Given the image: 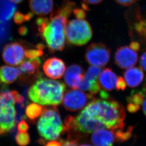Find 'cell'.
<instances>
[{"label": "cell", "instance_id": "cell-24", "mask_svg": "<svg viewBox=\"0 0 146 146\" xmlns=\"http://www.w3.org/2000/svg\"><path fill=\"white\" fill-rule=\"evenodd\" d=\"M133 127L129 126L126 131L123 129H118L114 132L115 139L118 142H123L128 141L132 135Z\"/></svg>", "mask_w": 146, "mask_h": 146}, {"label": "cell", "instance_id": "cell-38", "mask_svg": "<svg viewBox=\"0 0 146 146\" xmlns=\"http://www.w3.org/2000/svg\"><path fill=\"white\" fill-rule=\"evenodd\" d=\"M45 146H62L60 142L56 141H51L46 144Z\"/></svg>", "mask_w": 146, "mask_h": 146}, {"label": "cell", "instance_id": "cell-42", "mask_svg": "<svg viewBox=\"0 0 146 146\" xmlns=\"http://www.w3.org/2000/svg\"><path fill=\"white\" fill-rule=\"evenodd\" d=\"M45 142H46V141H45L43 139H40L38 140V143H39L40 144H41V145H44V144H45Z\"/></svg>", "mask_w": 146, "mask_h": 146}, {"label": "cell", "instance_id": "cell-2", "mask_svg": "<svg viewBox=\"0 0 146 146\" xmlns=\"http://www.w3.org/2000/svg\"><path fill=\"white\" fill-rule=\"evenodd\" d=\"M83 110L89 116L101 121L108 129L116 130L124 128L125 108L115 100L94 98Z\"/></svg>", "mask_w": 146, "mask_h": 146}, {"label": "cell", "instance_id": "cell-7", "mask_svg": "<svg viewBox=\"0 0 146 146\" xmlns=\"http://www.w3.org/2000/svg\"><path fill=\"white\" fill-rule=\"evenodd\" d=\"M110 49L102 43H92L87 48L85 59L88 63L94 66L103 68L108 63Z\"/></svg>", "mask_w": 146, "mask_h": 146}, {"label": "cell", "instance_id": "cell-29", "mask_svg": "<svg viewBox=\"0 0 146 146\" xmlns=\"http://www.w3.org/2000/svg\"><path fill=\"white\" fill-rule=\"evenodd\" d=\"M62 146H78V142L77 139H69L68 140L60 139Z\"/></svg>", "mask_w": 146, "mask_h": 146}, {"label": "cell", "instance_id": "cell-1", "mask_svg": "<svg viewBox=\"0 0 146 146\" xmlns=\"http://www.w3.org/2000/svg\"><path fill=\"white\" fill-rule=\"evenodd\" d=\"M76 7L73 1L65 0L60 7L51 11L46 27L40 34L51 51H62L65 48L67 21Z\"/></svg>", "mask_w": 146, "mask_h": 146}, {"label": "cell", "instance_id": "cell-34", "mask_svg": "<svg viewBox=\"0 0 146 146\" xmlns=\"http://www.w3.org/2000/svg\"><path fill=\"white\" fill-rule=\"evenodd\" d=\"M140 67L146 72V51L142 54L140 58Z\"/></svg>", "mask_w": 146, "mask_h": 146}, {"label": "cell", "instance_id": "cell-20", "mask_svg": "<svg viewBox=\"0 0 146 146\" xmlns=\"http://www.w3.org/2000/svg\"><path fill=\"white\" fill-rule=\"evenodd\" d=\"M97 78V77L84 74V78L78 89L84 91L89 92L93 95L96 94L100 91L101 87Z\"/></svg>", "mask_w": 146, "mask_h": 146}, {"label": "cell", "instance_id": "cell-39", "mask_svg": "<svg viewBox=\"0 0 146 146\" xmlns=\"http://www.w3.org/2000/svg\"><path fill=\"white\" fill-rule=\"evenodd\" d=\"M100 96L102 99H108L110 98V95L108 93L104 91H101L100 92Z\"/></svg>", "mask_w": 146, "mask_h": 146}, {"label": "cell", "instance_id": "cell-45", "mask_svg": "<svg viewBox=\"0 0 146 146\" xmlns=\"http://www.w3.org/2000/svg\"></svg>", "mask_w": 146, "mask_h": 146}, {"label": "cell", "instance_id": "cell-44", "mask_svg": "<svg viewBox=\"0 0 146 146\" xmlns=\"http://www.w3.org/2000/svg\"><path fill=\"white\" fill-rule=\"evenodd\" d=\"M79 146H92V145L88 144H82Z\"/></svg>", "mask_w": 146, "mask_h": 146}, {"label": "cell", "instance_id": "cell-40", "mask_svg": "<svg viewBox=\"0 0 146 146\" xmlns=\"http://www.w3.org/2000/svg\"><path fill=\"white\" fill-rule=\"evenodd\" d=\"M142 109L144 113L146 116V99L144 100L143 103L142 104Z\"/></svg>", "mask_w": 146, "mask_h": 146}, {"label": "cell", "instance_id": "cell-41", "mask_svg": "<svg viewBox=\"0 0 146 146\" xmlns=\"http://www.w3.org/2000/svg\"><path fill=\"white\" fill-rule=\"evenodd\" d=\"M36 48L38 49H40V50H43L44 46L42 44H38V45L36 46Z\"/></svg>", "mask_w": 146, "mask_h": 146}, {"label": "cell", "instance_id": "cell-6", "mask_svg": "<svg viewBox=\"0 0 146 146\" xmlns=\"http://www.w3.org/2000/svg\"><path fill=\"white\" fill-rule=\"evenodd\" d=\"M65 35L69 43L80 46L90 40L93 36L91 27L84 19H74L66 23Z\"/></svg>", "mask_w": 146, "mask_h": 146}, {"label": "cell", "instance_id": "cell-11", "mask_svg": "<svg viewBox=\"0 0 146 146\" xmlns=\"http://www.w3.org/2000/svg\"><path fill=\"white\" fill-rule=\"evenodd\" d=\"M43 69L47 76L57 79L61 78L63 76L66 70V66L61 59L54 57L45 61L43 66Z\"/></svg>", "mask_w": 146, "mask_h": 146}, {"label": "cell", "instance_id": "cell-4", "mask_svg": "<svg viewBox=\"0 0 146 146\" xmlns=\"http://www.w3.org/2000/svg\"><path fill=\"white\" fill-rule=\"evenodd\" d=\"M37 129L39 135L48 141L56 140L60 136L64 131V125L56 106L44 107Z\"/></svg>", "mask_w": 146, "mask_h": 146}, {"label": "cell", "instance_id": "cell-30", "mask_svg": "<svg viewBox=\"0 0 146 146\" xmlns=\"http://www.w3.org/2000/svg\"><path fill=\"white\" fill-rule=\"evenodd\" d=\"M29 127L28 124L24 120L21 121L17 126V129L19 132H21V133L27 132L29 129Z\"/></svg>", "mask_w": 146, "mask_h": 146}, {"label": "cell", "instance_id": "cell-27", "mask_svg": "<svg viewBox=\"0 0 146 146\" xmlns=\"http://www.w3.org/2000/svg\"><path fill=\"white\" fill-rule=\"evenodd\" d=\"M43 54L42 50L39 49H26L25 51V56L30 59H33L42 56Z\"/></svg>", "mask_w": 146, "mask_h": 146}, {"label": "cell", "instance_id": "cell-26", "mask_svg": "<svg viewBox=\"0 0 146 146\" xmlns=\"http://www.w3.org/2000/svg\"><path fill=\"white\" fill-rule=\"evenodd\" d=\"M15 141L19 146H27L31 141L30 135L27 132L24 133L19 132L16 135Z\"/></svg>", "mask_w": 146, "mask_h": 146}, {"label": "cell", "instance_id": "cell-16", "mask_svg": "<svg viewBox=\"0 0 146 146\" xmlns=\"http://www.w3.org/2000/svg\"><path fill=\"white\" fill-rule=\"evenodd\" d=\"M32 13L37 15L46 16L53 11V0H28Z\"/></svg>", "mask_w": 146, "mask_h": 146}, {"label": "cell", "instance_id": "cell-43", "mask_svg": "<svg viewBox=\"0 0 146 146\" xmlns=\"http://www.w3.org/2000/svg\"><path fill=\"white\" fill-rule=\"evenodd\" d=\"M10 1L13 2L15 3H20L23 1V0H10Z\"/></svg>", "mask_w": 146, "mask_h": 146}, {"label": "cell", "instance_id": "cell-19", "mask_svg": "<svg viewBox=\"0 0 146 146\" xmlns=\"http://www.w3.org/2000/svg\"><path fill=\"white\" fill-rule=\"evenodd\" d=\"M17 6L9 0H0V23H8L16 12Z\"/></svg>", "mask_w": 146, "mask_h": 146}, {"label": "cell", "instance_id": "cell-15", "mask_svg": "<svg viewBox=\"0 0 146 146\" xmlns=\"http://www.w3.org/2000/svg\"><path fill=\"white\" fill-rule=\"evenodd\" d=\"M144 74L141 67L129 68L124 74V78L127 85L131 88L138 87L144 80Z\"/></svg>", "mask_w": 146, "mask_h": 146}, {"label": "cell", "instance_id": "cell-35", "mask_svg": "<svg viewBox=\"0 0 146 146\" xmlns=\"http://www.w3.org/2000/svg\"><path fill=\"white\" fill-rule=\"evenodd\" d=\"M129 47H130L131 49H132L134 51H139L140 49L141 46L139 43V42H136V41H133L130 44Z\"/></svg>", "mask_w": 146, "mask_h": 146}, {"label": "cell", "instance_id": "cell-9", "mask_svg": "<svg viewBox=\"0 0 146 146\" xmlns=\"http://www.w3.org/2000/svg\"><path fill=\"white\" fill-rule=\"evenodd\" d=\"M24 47L19 42L7 44L3 48L2 58L4 62L11 66L20 65L24 59Z\"/></svg>", "mask_w": 146, "mask_h": 146}, {"label": "cell", "instance_id": "cell-32", "mask_svg": "<svg viewBox=\"0 0 146 146\" xmlns=\"http://www.w3.org/2000/svg\"><path fill=\"white\" fill-rule=\"evenodd\" d=\"M141 108L140 106L138 104H134L133 103H129L127 106V109L128 111L131 113H135L139 111Z\"/></svg>", "mask_w": 146, "mask_h": 146}, {"label": "cell", "instance_id": "cell-22", "mask_svg": "<svg viewBox=\"0 0 146 146\" xmlns=\"http://www.w3.org/2000/svg\"><path fill=\"white\" fill-rule=\"evenodd\" d=\"M11 24L8 23H0V49L8 41L11 39Z\"/></svg>", "mask_w": 146, "mask_h": 146}, {"label": "cell", "instance_id": "cell-3", "mask_svg": "<svg viewBox=\"0 0 146 146\" xmlns=\"http://www.w3.org/2000/svg\"><path fill=\"white\" fill-rule=\"evenodd\" d=\"M66 86L63 82L39 77L29 89L30 100L42 106H56L63 98Z\"/></svg>", "mask_w": 146, "mask_h": 146}, {"label": "cell", "instance_id": "cell-10", "mask_svg": "<svg viewBox=\"0 0 146 146\" xmlns=\"http://www.w3.org/2000/svg\"><path fill=\"white\" fill-rule=\"evenodd\" d=\"M115 64L121 69L133 67L138 61V55L128 46H121L115 52Z\"/></svg>", "mask_w": 146, "mask_h": 146}, {"label": "cell", "instance_id": "cell-33", "mask_svg": "<svg viewBox=\"0 0 146 146\" xmlns=\"http://www.w3.org/2000/svg\"><path fill=\"white\" fill-rule=\"evenodd\" d=\"M138 1L139 0H115L119 4L125 6L131 5Z\"/></svg>", "mask_w": 146, "mask_h": 146}, {"label": "cell", "instance_id": "cell-14", "mask_svg": "<svg viewBox=\"0 0 146 146\" xmlns=\"http://www.w3.org/2000/svg\"><path fill=\"white\" fill-rule=\"evenodd\" d=\"M40 65V60L38 58L22 62L18 68L20 72L19 77L21 81L24 82L28 76L36 75V73H38V70L39 69Z\"/></svg>", "mask_w": 146, "mask_h": 146}, {"label": "cell", "instance_id": "cell-8", "mask_svg": "<svg viewBox=\"0 0 146 146\" xmlns=\"http://www.w3.org/2000/svg\"><path fill=\"white\" fill-rule=\"evenodd\" d=\"M94 99V95L81 91L73 89L66 92L63 98V104L65 108L71 111H76L86 107Z\"/></svg>", "mask_w": 146, "mask_h": 146}, {"label": "cell", "instance_id": "cell-31", "mask_svg": "<svg viewBox=\"0 0 146 146\" xmlns=\"http://www.w3.org/2000/svg\"><path fill=\"white\" fill-rule=\"evenodd\" d=\"M74 15L78 19H84L86 17V13L84 10L81 9H74L73 11Z\"/></svg>", "mask_w": 146, "mask_h": 146}, {"label": "cell", "instance_id": "cell-37", "mask_svg": "<svg viewBox=\"0 0 146 146\" xmlns=\"http://www.w3.org/2000/svg\"><path fill=\"white\" fill-rule=\"evenodd\" d=\"M84 3L89 4H97L101 3L103 0H83Z\"/></svg>", "mask_w": 146, "mask_h": 146}, {"label": "cell", "instance_id": "cell-23", "mask_svg": "<svg viewBox=\"0 0 146 146\" xmlns=\"http://www.w3.org/2000/svg\"><path fill=\"white\" fill-rule=\"evenodd\" d=\"M145 96H146V87H144L139 91L132 92L130 96L127 98V101L129 103H133L140 106L143 103Z\"/></svg>", "mask_w": 146, "mask_h": 146}, {"label": "cell", "instance_id": "cell-18", "mask_svg": "<svg viewBox=\"0 0 146 146\" xmlns=\"http://www.w3.org/2000/svg\"><path fill=\"white\" fill-rule=\"evenodd\" d=\"M20 76L18 68L8 66L0 67V84L1 86H7L15 81Z\"/></svg>", "mask_w": 146, "mask_h": 146}, {"label": "cell", "instance_id": "cell-13", "mask_svg": "<svg viewBox=\"0 0 146 146\" xmlns=\"http://www.w3.org/2000/svg\"><path fill=\"white\" fill-rule=\"evenodd\" d=\"M115 139L114 132L104 129L93 132L91 137L92 143L94 146H112Z\"/></svg>", "mask_w": 146, "mask_h": 146}, {"label": "cell", "instance_id": "cell-28", "mask_svg": "<svg viewBox=\"0 0 146 146\" xmlns=\"http://www.w3.org/2000/svg\"><path fill=\"white\" fill-rule=\"evenodd\" d=\"M127 84L125 80L121 76H119L117 80L116 88L117 90L124 91L126 88Z\"/></svg>", "mask_w": 146, "mask_h": 146}, {"label": "cell", "instance_id": "cell-21", "mask_svg": "<svg viewBox=\"0 0 146 146\" xmlns=\"http://www.w3.org/2000/svg\"><path fill=\"white\" fill-rule=\"evenodd\" d=\"M44 107L38 104L31 103L26 107L25 113L30 122L33 123L42 114Z\"/></svg>", "mask_w": 146, "mask_h": 146}, {"label": "cell", "instance_id": "cell-25", "mask_svg": "<svg viewBox=\"0 0 146 146\" xmlns=\"http://www.w3.org/2000/svg\"><path fill=\"white\" fill-rule=\"evenodd\" d=\"M33 17L31 12L24 14L20 11H17L14 13V21L17 24H21L26 21H29Z\"/></svg>", "mask_w": 146, "mask_h": 146}, {"label": "cell", "instance_id": "cell-5", "mask_svg": "<svg viewBox=\"0 0 146 146\" xmlns=\"http://www.w3.org/2000/svg\"><path fill=\"white\" fill-rule=\"evenodd\" d=\"M0 94V135L11 132L15 127L17 111L15 101L7 86L2 87Z\"/></svg>", "mask_w": 146, "mask_h": 146}, {"label": "cell", "instance_id": "cell-36", "mask_svg": "<svg viewBox=\"0 0 146 146\" xmlns=\"http://www.w3.org/2000/svg\"><path fill=\"white\" fill-rule=\"evenodd\" d=\"M18 33L21 36H25L28 33V28L26 26H21L18 29Z\"/></svg>", "mask_w": 146, "mask_h": 146}, {"label": "cell", "instance_id": "cell-17", "mask_svg": "<svg viewBox=\"0 0 146 146\" xmlns=\"http://www.w3.org/2000/svg\"><path fill=\"white\" fill-rule=\"evenodd\" d=\"M118 77L111 69L107 68L100 73L99 77V84L104 89L111 91L116 88V84Z\"/></svg>", "mask_w": 146, "mask_h": 146}, {"label": "cell", "instance_id": "cell-12", "mask_svg": "<svg viewBox=\"0 0 146 146\" xmlns=\"http://www.w3.org/2000/svg\"><path fill=\"white\" fill-rule=\"evenodd\" d=\"M83 68L78 65H71L65 72L64 79L66 84L73 89H77L84 78Z\"/></svg>", "mask_w": 146, "mask_h": 146}]
</instances>
